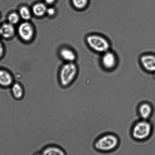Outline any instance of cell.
I'll return each instance as SVG.
<instances>
[{"label": "cell", "instance_id": "1", "mask_svg": "<svg viewBox=\"0 0 155 155\" xmlns=\"http://www.w3.org/2000/svg\"><path fill=\"white\" fill-rule=\"evenodd\" d=\"M120 140L118 135L114 133L104 134L98 137L94 143V147L99 151L108 152L115 150L118 147Z\"/></svg>", "mask_w": 155, "mask_h": 155}, {"label": "cell", "instance_id": "2", "mask_svg": "<svg viewBox=\"0 0 155 155\" xmlns=\"http://www.w3.org/2000/svg\"><path fill=\"white\" fill-rule=\"evenodd\" d=\"M152 130V124L148 120L140 119L134 123L131 135L135 140L146 141L151 135Z\"/></svg>", "mask_w": 155, "mask_h": 155}, {"label": "cell", "instance_id": "3", "mask_svg": "<svg viewBox=\"0 0 155 155\" xmlns=\"http://www.w3.org/2000/svg\"><path fill=\"white\" fill-rule=\"evenodd\" d=\"M78 73L77 66L73 62L64 64L60 71L59 81L61 87L67 88L71 85L76 79Z\"/></svg>", "mask_w": 155, "mask_h": 155}, {"label": "cell", "instance_id": "4", "mask_svg": "<svg viewBox=\"0 0 155 155\" xmlns=\"http://www.w3.org/2000/svg\"><path fill=\"white\" fill-rule=\"evenodd\" d=\"M86 42L91 49L97 53L102 54L110 49V44L109 40L100 35H90L86 38Z\"/></svg>", "mask_w": 155, "mask_h": 155}, {"label": "cell", "instance_id": "5", "mask_svg": "<svg viewBox=\"0 0 155 155\" xmlns=\"http://www.w3.org/2000/svg\"><path fill=\"white\" fill-rule=\"evenodd\" d=\"M101 63L103 68L107 71H112L115 69L118 64V59L115 54L110 51L102 54Z\"/></svg>", "mask_w": 155, "mask_h": 155}, {"label": "cell", "instance_id": "6", "mask_svg": "<svg viewBox=\"0 0 155 155\" xmlns=\"http://www.w3.org/2000/svg\"><path fill=\"white\" fill-rule=\"evenodd\" d=\"M140 63L143 69L150 73H155V55L146 54L141 55Z\"/></svg>", "mask_w": 155, "mask_h": 155}, {"label": "cell", "instance_id": "7", "mask_svg": "<svg viewBox=\"0 0 155 155\" xmlns=\"http://www.w3.org/2000/svg\"><path fill=\"white\" fill-rule=\"evenodd\" d=\"M18 31L21 38L25 41H29L34 37V28L29 22H25L21 24L18 27Z\"/></svg>", "mask_w": 155, "mask_h": 155}, {"label": "cell", "instance_id": "8", "mask_svg": "<svg viewBox=\"0 0 155 155\" xmlns=\"http://www.w3.org/2000/svg\"><path fill=\"white\" fill-rule=\"evenodd\" d=\"M137 111L140 119L148 120L153 114V107L148 102L144 101L138 105Z\"/></svg>", "mask_w": 155, "mask_h": 155}, {"label": "cell", "instance_id": "9", "mask_svg": "<svg viewBox=\"0 0 155 155\" xmlns=\"http://www.w3.org/2000/svg\"><path fill=\"white\" fill-rule=\"evenodd\" d=\"M14 82V78L11 73L0 69V87L4 88H10Z\"/></svg>", "mask_w": 155, "mask_h": 155}, {"label": "cell", "instance_id": "10", "mask_svg": "<svg viewBox=\"0 0 155 155\" xmlns=\"http://www.w3.org/2000/svg\"><path fill=\"white\" fill-rule=\"evenodd\" d=\"M11 94L16 100H21L23 99L25 94V90L23 85L20 83L14 82L10 87Z\"/></svg>", "mask_w": 155, "mask_h": 155}, {"label": "cell", "instance_id": "11", "mask_svg": "<svg viewBox=\"0 0 155 155\" xmlns=\"http://www.w3.org/2000/svg\"><path fill=\"white\" fill-rule=\"evenodd\" d=\"M1 35L5 38H10L14 36L15 29L14 26L10 23L3 24L0 27Z\"/></svg>", "mask_w": 155, "mask_h": 155}, {"label": "cell", "instance_id": "12", "mask_svg": "<svg viewBox=\"0 0 155 155\" xmlns=\"http://www.w3.org/2000/svg\"><path fill=\"white\" fill-rule=\"evenodd\" d=\"M41 153L42 155H66L65 152L62 148L54 145L46 147Z\"/></svg>", "mask_w": 155, "mask_h": 155}, {"label": "cell", "instance_id": "13", "mask_svg": "<svg viewBox=\"0 0 155 155\" xmlns=\"http://www.w3.org/2000/svg\"><path fill=\"white\" fill-rule=\"evenodd\" d=\"M60 55L63 59L68 62H73L76 58V55L74 52L67 48H64L61 49Z\"/></svg>", "mask_w": 155, "mask_h": 155}, {"label": "cell", "instance_id": "14", "mask_svg": "<svg viewBox=\"0 0 155 155\" xmlns=\"http://www.w3.org/2000/svg\"><path fill=\"white\" fill-rule=\"evenodd\" d=\"M47 8L45 4L39 3L36 4L33 7L32 11L34 14L37 16H42L46 13Z\"/></svg>", "mask_w": 155, "mask_h": 155}, {"label": "cell", "instance_id": "15", "mask_svg": "<svg viewBox=\"0 0 155 155\" xmlns=\"http://www.w3.org/2000/svg\"><path fill=\"white\" fill-rule=\"evenodd\" d=\"M19 15L22 19L28 20L31 18V14L29 8L25 6L21 7L19 11Z\"/></svg>", "mask_w": 155, "mask_h": 155}, {"label": "cell", "instance_id": "16", "mask_svg": "<svg viewBox=\"0 0 155 155\" xmlns=\"http://www.w3.org/2000/svg\"><path fill=\"white\" fill-rule=\"evenodd\" d=\"M73 5L78 10H83L88 5V0H72Z\"/></svg>", "mask_w": 155, "mask_h": 155}, {"label": "cell", "instance_id": "17", "mask_svg": "<svg viewBox=\"0 0 155 155\" xmlns=\"http://www.w3.org/2000/svg\"><path fill=\"white\" fill-rule=\"evenodd\" d=\"M20 16L16 13H11L8 17L9 23L15 25L19 22Z\"/></svg>", "mask_w": 155, "mask_h": 155}, {"label": "cell", "instance_id": "18", "mask_svg": "<svg viewBox=\"0 0 155 155\" xmlns=\"http://www.w3.org/2000/svg\"><path fill=\"white\" fill-rule=\"evenodd\" d=\"M46 13L49 16H52L55 14V10L53 8H48L47 9Z\"/></svg>", "mask_w": 155, "mask_h": 155}, {"label": "cell", "instance_id": "19", "mask_svg": "<svg viewBox=\"0 0 155 155\" xmlns=\"http://www.w3.org/2000/svg\"><path fill=\"white\" fill-rule=\"evenodd\" d=\"M4 49L2 43L0 42V58L3 55Z\"/></svg>", "mask_w": 155, "mask_h": 155}, {"label": "cell", "instance_id": "20", "mask_svg": "<svg viewBox=\"0 0 155 155\" xmlns=\"http://www.w3.org/2000/svg\"><path fill=\"white\" fill-rule=\"evenodd\" d=\"M47 4H51L54 2L55 0H45Z\"/></svg>", "mask_w": 155, "mask_h": 155}, {"label": "cell", "instance_id": "21", "mask_svg": "<svg viewBox=\"0 0 155 155\" xmlns=\"http://www.w3.org/2000/svg\"><path fill=\"white\" fill-rule=\"evenodd\" d=\"M36 155H42L41 153H37Z\"/></svg>", "mask_w": 155, "mask_h": 155}, {"label": "cell", "instance_id": "22", "mask_svg": "<svg viewBox=\"0 0 155 155\" xmlns=\"http://www.w3.org/2000/svg\"><path fill=\"white\" fill-rule=\"evenodd\" d=\"M0 35H1V29H0Z\"/></svg>", "mask_w": 155, "mask_h": 155}]
</instances>
